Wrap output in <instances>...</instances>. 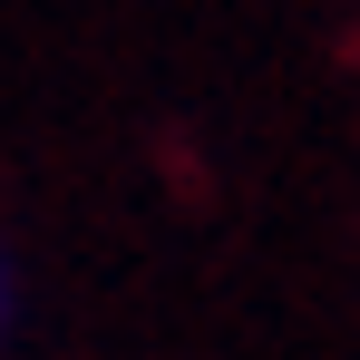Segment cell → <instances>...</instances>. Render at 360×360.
<instances>
[{"label": "cell", "instance_id": "6da1fadb", "mask_svg": "<svg viewBox=\"0 0 360 360\" xmlns=\"http://www.w3.org/2000/svg\"><path fill=\"white\" fill-rule=\"evenodd\" d=\"M0 311H10V273H0Z\"/></svg>", "mask_w": 360, "mask_h": 360}]
</instances>
